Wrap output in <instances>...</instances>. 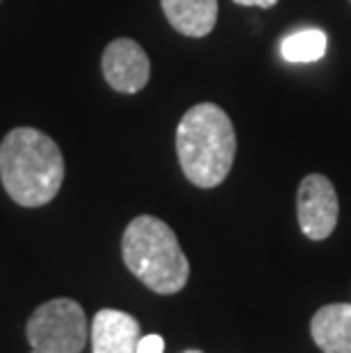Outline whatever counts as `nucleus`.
I'll return each mask as SVG.
<instances>
[{"instance_id":"f257e3e1","label":"nucleus","mask_w":351,"mask_h":353,"mask_svg":"<svg viewBox=\"0 0 351 353\" xmlns=\"http://www.w3.org/2000/svg\"><path fill=\"white\" fill-rule=\"evenodd\" d=\"M0 180L14 203L41 208L62 187L64 157L55 139L37 128H14L0 144Z\"/></svg>"},{"instance_id":"f03ea898","label":"nucleus","mask_w":351,"mask_h":353,"mask_svg":"<svg viewBox=\"0 0 351 353\" xmlns=\"http://www.w3.org/2000/svg\"><path fill=\"white\" fill-rule=\"evenodd\" d=\"M176 151L183 174L192 185L210 190L233 169L237 137L230 117L214 103H199L181 119Z\"/></svg>"},{"instance_id":"7ed1b4c3","label":"nucleus","mask_w":351,"mask_h":353,"mask_svg":"<svg viewBox=\"0 0 351 353\" xmlns=\"http://www.w3.org/2000/svg\"><path fill=\"white\" fill-rule=\"evenodd\" d=\"M121 253L130 274L155 294H176L188 285L190 262L176 232L158 216H135L123 232Z\"/></svg>"},{"instance_id":"20e7f679","label":"nucleus","mask_w":351,"mask_h":353,"mask_svg":"<svg viewBox=\"0 0 351 353\" xmlns=\"http://www.w3.org/2000/svg\"><path fill=\"white\" fill-rule=\"evenodd\" d=\"M26 335L32 349L82 353L89 337L87 314L73 299H53L32 312V317L28 319Z\"/></svg>"},{"instance_id":"39448f33","label":"nucleus","mask_w":351,"mask_h":353,"mask_svg":"<svg viewBox=\"0 0 351 353\" xmlns=\"http://www.w3.org/2000/svg\"><path fill=\"white\" fill-rule=\"evenodd\" d=\"M340 203L333 183L322 174L301 180L297 194V216L301 232L312 242H322L338 226Z\"/></svg>"},{"instance_id":"423d86ee","label":"nucleus","mask_w":351,"mask_h":353,"mask_svg":"<svg viewBox=\"0 0 351 353\" xmlns=\"http://www.w3.org/2000/svg\"><path fill=\"white\" fill-rule=\"evenodd\" d=\"M103 76L121 94H137L151 78V62L144 48L132 39H114L103 52Z\"/></svg>"},{"instance_id":"0eeeda50","label":"nucleus","mask_w":351,"mask_h":353,"mask_svg":"<svg viewBox=\"0 0 351 353\" xmlns=\"http://www.w3.org/2000/svg\"><path fill=\"white\" fill-rule=\"evenodd\" d=\"M139 321L121 310H99L92 321V353H135Z\"/></svg>"},{"instance_id":"6e6552de","label":"nucleus","mask_w":351,"mask_h":353,"mask_svg":"<svg viewBox=\"0 0 351 353\" xmlns=\"http://www.w3.org/2000/svg\"><path fill=\"white\" fill-rule=\"evenodd\" d=\"M312 340L324 353H351V303H328L310 321Z\"/></svg>"},{"instance_id":"1a4fd4ad","label":"nucleus","mask_w":351,"mask_h":353,"mask_svg":"<svg viewBox=\"0 0 351 353\" xmlns=\"http://www.w3.org/2000/svg\"><path fill=\"white\" fill-rule=\"evenodd\" d=\"M164 17L171 28L185 37H205L212 32L219 14L217 0H162Z\"/></svg>"},{"instance_id":"9d476101","label":"nucleus","mask_w":351,"mask_h":353,"mask_svg":"<svg viewBox=\"0 0 351 353\" xmlns=\"http://www.w3.org/2000/svg\"><path fill=\"white\" fill-rule=\"evenodd\" d=\"M328 39L322 30H299V32L288 34L281 41V55L292 64H308L324 57Z\"/></svg>"},{"instance_id":"9b49d317","label":"nucleus","mask_w":351,"mask_h":353,"mask_svg":"<svg viewBox=\"0 0 351 353\" xmlns=\"http://www.w3.org/2000/svg\"><path fill=\"white\" fill-rule=\"evenodd\" d=\"M135 353H164V340L160 335H144L139 337Z\"/></svg>"},{"instance_id":"f8f14e48","label":"nucleus","mask_w":351,"mask_h":353,"mask_svg":"<svg viewBox=\"0 0 351 353\" xmlns=\"http://www.w3.org/2000/svg\"><path fill=\"white\" fill-rule=\"evenodd\" d=\"M237 5H244V7H263V10H270L274 7L279 0H235Z\"/></svg>"},{"instance_id":"ddd939ff","label":"nucleus","mask_w":351,"mask_h":353,"mask_svg":"<svg viewBox=\"0 0 351 353\" xmlns=\"http://www.w3.org/2000/svg\"><path fill=\"white\" fill-rule=\"evenodd\" d=\"M32 353H53V351H41V349H32Z\"/></svg>"},{"instance_id":"4468645a","label":"nucleus","mask_w":351,"mask_h":353,"mask_svg":"<svg viewBox=\"0 0 351 353\" xmlns=\"http://www.w3.org/2000/svg\"><path fill=\"white\" fill-rule=\"evenodd\" d=\"M185 353H201V351H194V349H192V351H185Z\"/></svg>"}]
</instances>
